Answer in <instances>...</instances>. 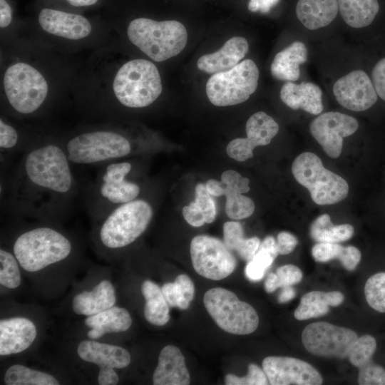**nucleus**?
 Wrapping results in <instances>:
<instances>
[{"label": "nucleus", "mask_w": 385, "mask_h": 385, "mask_svg": "<svg viewBox=\"0 0 385 385\" xmlns=\"http://www.w3.org/2000/svg\"><path fill=\"white\" fill-rule=\"evenodd\" d=\"M34 324L25 317L0 321V354L20 353L29 348L36 337Z\"/></svg>", "instance_id": "6ab92c4d"}, {"label": "nucleus", "mask_w": 385, "mask_h": 385, "mask_svg": "<svg viewBox=\"0 0 385 385\" xmlns=\"http://www.w3.org/2000/svg\"><path fill=\"white\" fill-rule=\"evenodd\" d=\"M6 97L12 109L21 115H31L43 105L48 85L41 73L28 63L9 66L4 76Z\"/></svg>", "instance_id": "6e6552de"}, {"label": "nucleus", "mask_w": 385, "mask_h": 385, "mask_svg": "<svg viewBox=\"0 0 385 385\" xmlns=\"http://www.w3.org/2000/svg\"><path fill=\"white\" fill-rule=\"evenodd\" d=\"M371 78L377 95L385 101V58L379 61L373 68Z\"/></svg>", "instance_id": "c03bdc74"}, {"label": "nucleus", "mask_w": 385, "mask_h": 385, "mask_svg": "<svg viewBox=\"0 0 385 385\" xmlns=\"http://www.w3.org/2000/svg\"><path fill=\"white\" fill-rule=\"evenodd\" d=\"M224 242L227 248L237 252L244 245L246 238L242 225L238 222H226L223 225Z\"/></svg>", "instance_id": "ea45409f"}, {"label": "nucleus", "mask_w": 385, "mask_h": 385, "mask_svg": "<svg viewBox=\"0 0 385 385\" xmlns=\"http://www.w3.org/2000/svg\"><path fill=\"white\" fill-rule=\"evenodd\" d=\"M292 172L296 180L309 191L316 204H335L348 195L347 182L326 169L321 159L313 153L304 152L299 155L292 163Z\"/></svg>", "instance_id": "0eeeda50"}, {"label": "nucleus", "mask_w": 385, "mask_h": 385, "mask_svg": "<svg viewBox=\"0 0 385 385\" xmlns=\"http://www.w3.org/2000/svg\"><path fill=\"white\" fill-rule=\"evenodd\" d=\"M307 60V48L296 41L277 53L272 62V76L279 81H296L300 76L299 66Z\"/></svg>", "instance_id": "393cba45"}, {"label": "nucleus", "mask_w": 385, "mask_h": 385, "mask_svg": "<svg viewBox=\"0 0 385 385\" xmlns=\"http://www.w3.org/2000/svg\"><path fill=\"white\" fill-rule=\"evenodd\" d=\"M203 302L217 326L226 332L246 335L258 327L259 317L255 309L228 289L215 287L207 290Z\"/></svg>", "instance_id": "1a4fd4ad"}, {"label": "nucleus", "mask_w": 385, "mask_h": 385, "mask_svg": "<svg viewBox=\"0 0 385 385\" xmlns=\"http://www.w3.org/2000/svg\"><path fill=\"white\" fill-rule=\"evenodd\" d=\"M12 20V9L6 0H0V26H8Z\"/></svg>", "instance_id": "864d4df0"}, {"label": "nucleus", "mask_w": 385, "mask_h": 385, "mask_svg": "<svg viewBox=\"0 0 385 385\" xmlns=\"http://www.w3.org/2000/svg\"><path fill=\"white\" fill-rule=\"evenodd\" d=\"M259 76L255 63L245 59L229 71L213 74L206 83L207 96L216 106L243 103L256 91Z\"/></svg>", "instance_id": "9d476101"}, {"label": "nucleus", "mask_w": 385, "mask_h": 385, "mask_svg": "<svg viewBox=\"0 0 385 385\" xmlns=\"http://www.w3.org/2000/svg\"><path fill=\"white\" fill-rule=\"evenodd\" d=\"M249 49L246 38L235 36L212 53L202 56L197 60V68L207 73H217L232 69L243 59Z\"/></svg>", "instance_id": "aec40b11"}, {"label": "nucleus", "mask_w": 385, "mask_h": 385, "mask_svg": "<svg viewBox=\"0 0 385 385\" xmlns=\"http://www.w3.org/2000/svg\"><path fill=\"white\" fill-rule=\"evenodd\" d=\"M344 247L332 242H318L312 249V255L316 262H327L334 259L339 260Z\"/></svg>", "instance_id": "a19ab883"}, {"label": "nucleus", "mask_w": 385, "mask_h": 385, "mask_svg": "<svg viewBox=\"0 0 385 385\" xmlns=\"http://www.w3.org/2000/svg\"><path fill=\"white\" fill-rule=\"evenodd\" d=\"M249 183L248 178L228 170L222 173L221 181L210 179L205 186L211 195L226 196L225 212L230 218L242 220L250 217L255 208L252 200L242 195L250 190Z\"/></svg>", "instance_id": "4468645a"}, {"label": "nucleus", "mask_w": 385, "mask_h": 385, "mask_svg": "<svg viewBox=\"0 0 385 385\" xmlns=\"http://www.w3.org/2000/svg\"><path fill=\"white\" fill-rule=\"evenodd\" d=\"M353 235L352 225L349 224L334 225L327 214L318 217L310 227V236L317 242L338 243L349 240Z\"/></svg>", "instance_id": "7c9ffc66"}, {"label": "nucleus", "mask_w": 385, "mask_h": 385, "mask_svg": "<svg viewBox=\"0 0 385 385\" xmlns=\"http://www.w3.org/2000/svg\"><path fill=\"white\" fill-rule=\"evenodd\" d=\"M19 262L14 253L0 250V284L9 289H15L21 283Z\"/></svg>", "instance_id": "f704fd0d"}, {"label": "nucleus", "mask_w": 385, "mask_h": 385, "mask_svg": "<svg viewBox=\"0 0 385 385\" xmlns=\"http://www.w3.org/2000/svg\"><path fill=\"white\" fill-rule=\"evenodd\" d=\"M129 40L151 59L160 62L179 54L188 40L185 27L175 20L138 18L128 25Z\"/></svg>", "instance_id": "39448f33"}, {"label": "nucleus", "mask_w": 385, "mask_h": 385, "mask_svg": "<svg viewBox=\"0 0 385 385\" xmlns=\"http://www.w3.org/2000/svg\"><path fill=\"white\" fill-rule=\"evenodd\" d=\"M376 349V341L371 335H364L358 337L351 347L348 358L350 363L360 368L371 360Z\"/></svg>", "instance_id": "c9c22d12"}, {"label": "nucleus", "mask_w": 385, "mask_h": 385, "mask_svg": "<svg viewBox=\"0 0 385 385\" xmlns=\"http://www.w3.org/2000/svg\"><path fill=\"white\" fill-rule=\"evenodd\" d=\"M115 300L112 284L108 280H103L91 291L76 294L72 301V308L76 314L88 317L112 307Z\"/></svg>", "instance_id": "b1692460"}, {"label": "nucleus", "mask_w": 385, "mask_h": 385, "mask_svg": "<svg viewBox=\"0 0 385 385\" xmlns=\"http://www.w3.org/2000/svg\"><path fill=\"white\" fill-rule=\"evenodd\" d=\"M276 274L279 287L292 286L299 283L302 279L301 270L293 265H285L279 267L276 271Z\"/></svg>", "instance_id": "37998d69"}, {"label": "nucleus", "mask_w": 385, "mask_h": 385, "mask_svg": "<svg viewBox=\"0 0 385 385\" xmlns=\"http://www.w3.org/2000/svg\"><path fill=\"white\" fill-rule=\"evenodd\" d=\"M297 237L290 232H281L277 235V247L279 255L291 253L297 245Z\"/></svg>", "instance_id": "49530a36"}, {"label": "nucleus", "mask_w": 385, "mask_h": 385, "mask_svg": "<svg viewBox=\"0 0 385 385\" xmlns=\"http://www.w3.org/2000/svg\"><path fill=\"white\" fill-rule=\"evenodd\" d=\"M337 102L353 111H364L377 101V93L368 75L361 70L352 71L334 84Z\"/></svg>", "instance_id": "f3484780"}, {"label": "nucleus", "mask_w": 385, "mask_h": 385, "mask_svg": "<svg viewBox=\"0 0 385 385\" xmlns=\"http://www.w3.org/2000/svg\"><path fill=\"white\" fill-rule=\"evenodd\" d=\"M194 202L202 211L205 223L212 222L216 217V205L205 184L198 183L196 185Z\"/></svg>", "instance_id": "4c0bfd02"}, {"label": "nucleus", "mask_w": 385, "mask_h": 385, "mask_svg": "<svg viewBox=\"0 0 385 385\" xmlns=\"http://www.w3.org/2000/svg\"><path fill=\"white\" fill-rule=\"evenodd\" d=\"M7 385H58L52 375L20 364L11 366L4 374Z\"/></svg>", "instance_id": "473e14b6"}, {"label": "nucleus", "mask_w": 385, "mask_h": 385, "mask_svg": "<svg viewBox=\"0 0 385 385\" xmlns=\"http://www.w3.org/2000/svg\"><path fill=\"white\" fill-rule=\"evenodd\" d=\"M141 292L145 300V319L156 326L167 324L170 319V309L161 288L153 281L147 279L142 283Z\"/></svg>", "instance_id": "c756f323"}, {"label": "nucleus", "mask_w": 385, "mask_h": 385, "mask_svg": "<svg viewBox=\"0 0 385 385\" xmlns=\"http://www.w3.org/2000/svg\"><path fill=\"white\" fill-rule=\"evenodd\" d=\"M190 256L195 272L202 277L220 280L235 270L237 261L225 242L208 235H197L190 242Z\"/></svg>", "instance_id": "9b49d317"}, {"label": "nucleus", "mask_w": 385, "mask_h": 385, "mask_svg": "<svg viewBox=\"0 0 385 385\" xmlns=\"http://www.w3.org/2000/svg\"><path fill=\"white\" fill-rule=\"evenodd\" d=\"M163 296L168 304L172 307H178L179 297L175 282H168L161 287Z\"/></svg>", "instance_id": "8fccbe9b"}, {"label": "nucleus", "mask_w": 385, "mask_h": 385, "mask_svg": "<svg viewBox=\"0 0 385 385\" xmlns=\"http://www.w3.org/2000/svg\"><path fill=\"white\" fill-rule=\"evenodd\" d=\"M278 255L277 240L272 236L266 237L253 258L247 262L245 270L247 278L252 282L261 280Z\"/></svg>", "instance_id": "2f4dec72"}, {"label": "nucleus", "mask_w": 385, "mask_h": 385, "mask_svg": "<svg viewBox=\"0 0 385 385\" xmlns=\"http://www.w3.org/2000/svg\"><path fill=\"white\" fill-rule=\"evenodd\" d=\"M38 20L45 31L72 40L86 37L92 29L90 22L84 16L51 9H43Z\"/></svg>", "instance_id": "a211bd4d"}, {"label": "nucleus", "mask_w": 385, "mask_h": 385, "mask_svg": "<svg viewBox=\"0 0 385 385\" xmlns=\"http://www.w3.org/2000/svg\"><path fill=\"white\" fill-rule=\"evenodd\" d=\"M364 294L368 304L374 310L385 313V272L371 275L366 282Z\"/></svg>", "instance_id": "72a5a7b5"}, {"label": "nucleus", "mask_w": 385, "mask_h": 385, "mask_svg": "<svg viewBox=\"0 0 385 385\" xmlns=\"http://www.w3.org/2000/svg\"><path fill=\"white\" fill-rule=\"evenodd\" d=\"M359 123L354 117L330 111L314 118L309 126L312 135L332 158H337L342 150L343 139L354 134Z\"/></svg>", "instance_id": "ddd939ff"}, {"label": "nucleus", "mask_w": 385, "mask_h": 385, "mask_svg": "<svg viewBox=\"0 0 385 385\" xmlns=\"http://www.w3.org/2000/svg\"><path fill=\"white\" fill-rule=\"evenodd\" d=\"M343 294L338 291H312L306 293L296 308L294 316L297 320L317 318L325 315L329 307H337L344 301Z\"/></svg>", "instance_id": "cd10ccee"}, {"label": "nucleus", "mask_w": 385, "mask_h": 385, "mask_svg": "<svg viewBox=\"0 0 385 385\" xmlns=\"http://www.w3.org/2000/svg\"><path fill=\"white\" fill-rule=\"evenodd\" d=\"M361 252L359 249L354 246L344 247L340 259L339 260L343 267L351 271L354 270L361 260Z\"/></svg>", "instance_id": "a18cd8bd"}, {"label": "nucleus", "mask_w": 385, "mask_h": 385, "mask_svg": "<svg viewBox=\"0 0 385 385\" xmlns=\"http://www.w3.org/2000/svg\"><path fill=\"white\" fill-rule=\"evenodd\" d=\"M279 96L282 101L293 110L302 109L312 115H319L323 111L322 92L315 83L287 81L282 86Z\"/></svg>", "instance_id": "5701e85b"}, {"label": "nucleus", "mask_w": 385, "mask_h": 385, "mask_svg": "<svg viewBox=\"0 0 385 385\" xmlns=\"http://www.w3.org/2000/svg\"><path fill=\"white\" fill-rule=\"evenodd\" d=\"M225 383L227 385H267L269 381L263 369L255 364H250L245 376L239 377L229 374L225 377Z\"/></svg>", "instance_id": "e433bc0d"}, {"label": "nucleus", "mask_w": 385, "mask_h": 385, "mask_svg": "<svg viewBox=\"0 0 385 385\" xmlns=\"http://www.w3.org/2000/svg\"><path fill=\"white\" fill-rule=\"evenodd\" d=\"M357 338L354 331L325 322L312 323L302 333V344L309 353L338 359L348 356Z\"/></svg>", "instance_id": "f8f14e48"}, {"label": "nucleus", "mask_w": 385, "mask_h": 385, "mask_svg": "<svg viewBox=\"0 0 385 385\" xmlns=\"http://www.w3.org/2000/svg\"><path fill=\"white\" fill-rule=\"evenodd\" d=\"M344 22L353 28L370 25L379 11L378 0H337Z\"/></svg>", "instance_id": "c85d7f7f"}, {"label": "nucleus", "mask_w": 385, "mask_h": 385, "mask_svg": "<svg viewBox=\"0 0 385 385\" xmlns=\"http://www.w3.org/2000/svg\"><path fill=\"white\" fill-rule=\"evenodd\" d=\"M262 368L271 385H320V373L309 363L293 357L271 356L264 359Z\"/></svg>", "instance_id": "2eb2a0df"}, {"label": "nucleus", "mask_w": 385, "mask_h": 385, "mask_svg": "<svg viewBox=\"0 0 385 385\" xmlns=\"http://www.w3.org/2000/svg\"><path fill=\"white\" fill-rule=\"evenodd\" d=\"M71 165L61 140H33L1 174V211L50 222L65 217L79 193Z\"/></svg>", "instance_id": "f257e3e1"}, {"label": "nucleus", "mask_w": 385, "mask_h": 385, "mask_svg": "<svg viewBox=\"0 0 385 385\" xmlns=\"http://www.w3.org/2000/svg\"><path fill=\"white\" fill-rule=\"evenodd\" d=\"M247 138L231 140L226 152L231 158L243 162L253 157L257 146L267 145L279 130L277 123L263 111L252 114L246 123Z\"/></svg>", "instance_id": "dca6fc26"}, {"label": "nucleus", "mask_w": 385, "mask_h": 385, "mask_svg": "<svg viewBox=\"0 0 385 385\" xmlns=\"http://www.w3.org/2000/svg\"><path fill=\"white\" fill-rule=\"evenodd\" d=\"M338 11L337 0H299L296 6L298 19L309 30L329 25Z\"/></svg>", "instance_id": "bb28decb"}, {"label": "nucleus", "mask_w": 385, "mask_h": 385, "mask_svg": "<svg viewBox=\"0 0 385 385\" xmlns=\"http://www.w3.org/2000/svg\"><path fill=\"white\" fill-rule=\"evenodd\" d=\"M85 324L91 328L87 335L90 339H97L108 333H117L128 329L132 319L127 309L112 307L96 314L88 316Z\"/></svg>", "instance_id": "a878e982"}, {"label": "nucleus", "mask_w": 385, "mask_h": 385, "mask_svg": "<svg viewBox=\"0 0 385 385\" xmlns=\"http://www.w3.org/2000/svg\"><path fill=\"white\" fill-rule=\"evenodd\" d=\"M114 95L123 106L145 108L151 105L162 92L159 71L154 63L145 59L126 62L118 71L113 83Z\"/></svg>", "instance_id": "423d86ee"}, {"label": "nucleus", "mask_w": 385, "mask_h": 385, "mask_svg": "<svg viewBox=\"0 0 385 385\" xmlns=\"http://www.w3.org/2000/svg\"><path fill=\"white\" fill-rule=\"evenodd\" d=\"M190 382V374L180 350L173 345L163 347L153 374V384L188 385Z\"/></svg>", "instance_id": "412c9836"}, {"label": "nucleus", "mask_w": 385, "mask_h": 385, "mask_svg": "<svg viewBox=\"0 0 385 385\" xmlns=\"http://www.w3.org/2000/svg\"><path fill=\"white\" fill-rule=\"evenodd\" d=\"M279 0H250L248 3V9L256 12L267 13L272 7L275 6Z\"/></svg>", "instance_id": "3c124183"}, {"label": "nucleus", "mask_w": 385, "mask_h": 385, "mask_svg": "<svg viewBox=\"0 0 385 385\" xmlns=\"http://www.w3.org/2000/svg\"><path fill=\"white\" fill-rule=\"evenodd\" d=\"M77 353L83 361L95 364L100 369H123L130 362V356L123 347L92 340L82 341Z\"/></svg>", "instance_id": "4be33fe9"}, {"label": "nucleus", "mask_w": 385, "mask_h": 385, "mask_svg": "<svg viewBox=\"0 0 385 385\" xmlns=\"http://www.w3.org/2000/svg\"><path fill=\"white\" fill-rule=\"evenodd\" d=\"M12 251L24 270L34 272L66 260L73 252V244L55 227L41 225L19 233Z\"/></svg>", "instance_id": "7ed1b4c3"}, {"label": "nucleus", "mask_w": 385, "mask_h": 385, "mask_svg": "<svg viewBox=\"0 0 385 385\" xmlns=\"http://www.w3.org/2000/svg\"><path fill=\"white\" fill-rule=\"evenodd\" d=\"M99 167L94 180L83 191L86 211L96 222L115 207L138 197L140 184L130 177L134 165L129 160H118Z\"/></svg>", "instance_id": "f03ea898"}, {"label": "nucleus", "mask_w": 385, "mask_h": 385, "mask_svg": "<svg viewBox=\"0 0 385 385\" xmlns=\"http://www.w3.org/2000/svg\"><path fill=\"white\" fill-rule=\"evenodd\" d=\"M282 290L278 297L279 303H285L292 300L295 296V291L292 286L282 287Z\"/></svg>", "instance_id": "6e6d98bb"}, {"label": "nucleus", "mask_w": 385, "mask_h": 385, "mask_svg": "<svg viewBox=\"0 0 385 385\" xmlns=\"http://www.w3.org/2000/svg\"><path fill=\"white\" fill-rule=\"evenodd\" d=\"M183 215L186 222L193 227H200L205 223L204 215L195 202L183 207Z\"/></svg>", "instance_id": "de8ad7c7"}, {"label": "nucleus", "mask_w": 385, "mask_h": 385, "mask_svg": "<svg viewBox=\"0 0 385 385\" xmlns=\"http://www.w3.org/2000/svg\"><path fill=\"white\" fill-rule=\"evenodd\" d=\"M118 381V376L113 369H100L98 375V382L100 385H115Z\"/></svg>", "instance_id": "603ef678"}, {"label": "nucleus", "mask_w": 385, "mask_h": 385, "mask_svg": "<svg viewBox=\"0 0 385 385\" xmlns=\"http://www.w3.org/2000/svg\"><path fill=\"white\" fill-rule=\"evenodd\" d=\"M260 243V239L257 237L246 238L244 245L237 253L242 260L249 262L256 254Z\"/></svg>", "instance_id": "09e8293b"}, {"label": "nucleus", "mask_w": 385, "mask_h": 385, "mask_svg": "<svg viewBox=\"0 0 385 385\" xmlns=\"http://www.w3.org/2000/svg\"><path fill=\"white\" fill-rule=\"evenodd\" d=\"M279 287V281L276 273H270L267 275L265 282V289L271 293Z\"/></svg>", "instance_id": "5fc2aeb1"}, {"label": "nucleus", "mask_w": 385, "mask_h": 385, "mask_svg": "<svg viewBox=\"0 0 385 385\" xmlns=\"http://www.w3.org/2000/svg\"><path fill=\"white\" fill-rule=\"evenodd\" d=\"M153 216L152 204L141 197L115 207L97 221L100 244L111 250L131 245L146 230Z\"/></svg>", "instance_id": "20e7f679"}, {"label": "nucleus", "mask_w": 385, "mask_h": 385, "mask_svg": "<svg viewBox=\"0 0 385 385\" xmlns=\"http://www.w3.org/2000/svg\"><path fill=\"white\" fill-rule=\"evenodd\" d=\"M174 282L180 299L178 308L185 309L193 299L195 293L193 282L188 275L183 274L178 275Z\"/></svg>", "instance_id": "79ce46f5"}, {"label": "nucleus", "mask_w": 385, "mask_h": 385, "mask_svg": "<svg viewBox=\"0 0 385 385\" xmlns=\"http://www.w3.org/2000/svg\"><path fill=\"white\" fill-rule=\"evenodd\" d=\"M71 5L77 7L88 6L95 4L98 0H66Z\"/></svg>", "instance_id": "4d7b16f0"}, {"label": "nucleus", "mask_w": 385, "mask_h": 385, "mask_svg": "<svg viewBox=\"0 0 385 385\" xmlns=\"http://www.w3.org/2000/svg\"><path fill=\"white\" fill-rule=\"evenodd\" d=\"M359 369L358 382L360 385L385 384V369L371 360Z\"/></svg>", "instance_id": "58836bf2"}]
</instances>
